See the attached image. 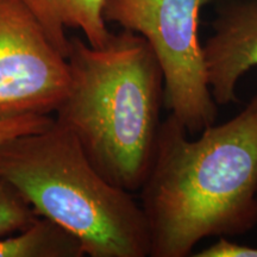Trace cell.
<instances>
[{"instance_id": "cell-8", "label": "cell", "mask_w": 257, "mask_h": 257, "mask_svg": "<svg viewBox=\"0 0 257 257\" xmlns=\"http://www.w3.org/2000/svg\"><path fill=\"white\" fill-rule=\"evenodd\" d=\"M82 244L69 230L37 216L14 233L0 237V257H82Z\"/></svg>"}, {"instance_id": "cell-7", "label": "cell", "mask_w": 257, "mask_h": 257, "mask_svg": "<svg viewBox=\"0 0 257 257\" xmlns=\"http://www.w3.org/2000/svg\"><path fill=\"white\" fill-rule=\"evenodd\" d=\"M34 15L51 43L67 57L70 40L67 29H79L86 42L104 47L111 32L104 18L106 0H19Z\"/></svg>"}, {"instance_id": "cell-9", "label": "cell", "mask_w": 257, "mask_h": 257, "mask_svg": "<svg viewBox=\"0 0 257 257\" xmlns=\"http://www.w3.org/2000/svg\"><path fill=\"white\" fill-rule=\"evenodd\" d=\"M37 216L29 202L0 179V237L23 229Z\"/></svg>"}, {"instance_id": "cell-5", "label": "cell", "mask_w": 257, "mask_h": 257, "mask_svg": "<svg viewBox=\"0 0 257 257\" xmlns=\"http://www.w3.org/2000/svg\"><path fill=\"white\" fill-rule=\"evenodd\" d=\"M67 57L19 0H0V120L50 115L69 88Z\"/></svg>"}, {"instance_id": "cell-6", "label": "cell", "mask_w": 257, "mask_h": 257, "mask_svg": "<svg viewBox=\"0 0 257 257\" xmlns=\"http://www.w3.org/2000/svg\"><path fill=\"white\" fill-rule=\"evenodd\" d=\"M212 34L202 44L207 82L218 106L238 102L243 75L257 67V0H214Z\"/></svg>"}, {"instance_id": "cell-10", "label": "cell", "mask_w": 257, "mask_h": 257, "mask_svg": "<svg viewBox=\"0 0 257 257\" xmlns=\"http://www.w3.org/2000/svg\"><path fill=\"white\" fill-rule=\"evenodd\" d=\"M50 115H23L12 119L0 120V143L21 135L43 130L53 124Z\"/></svg>"}, {"instance_id": "cell-3", "label": "cell", "mask_w": 257, "mask_h": 257, "mask_svg": "<svg viewBox=\"0 0 257 257\" xmlns=\"http://www.w3.org/2000/svg\"><path fill=\"white\" fill-rule=\"evenodd\" d=\"M0 179L78 237L89 257H150L141 202L96 170L78 140L55 120L0 143Z\"/></svg>"}, {"instance_id": "cell-11", "label": "cell", "mask_w": 257, "mask_h": 257, "mask_svg": "<svg viewBox=\"0 0 257 257\" xmlns=\"http://www.w3.org/2000/svg\"><path fill=\"white\" fill-rule=\"evenodd\" d=\"M195 257H257V248L232 242L229 237H218L217 242L206 246L197 253Z\"/></svg>"}, {"instance_id": "cell-1", "label": "cell", "mask_w": 257, "mask_h": 257, "mask_svg": "<svg viewBox=\"0 0 257 257\" xmlns=\"http://www.w3.org/2000/svg\"><path fill=\"white\" fill-rule=\"evenodd\" d=\"M189 140L169 114L140 189L150 257H187L210 237L257 226V93L231 119Z\"/></svg>"}, {"instance_id": "cell-4", "label": "cell", "mask_w": 257, "mask_h": 257, "mask_svg": "<svg viewBox=\"0 0 257 257\" xmlns=\"http://www.w3.org/2000/svg\"><path fill=\"white\" fill-rule=\"evenodd\" d=\"M214 0H106L104 18L146 38L165 80V107L188 134L216 123L218 105L207 82L199 22Z\"/></svg>"}, {"instance_id": "cell-2", "label": "cell", "mask_w": 257, "mask_h": 257, "mask_svg": "<svg viewBox=\"0 0 257 257\" xmlns=\"http://www.w3.org/2000/svg\"><path fill=\"white\" fill-rule=\"evenodd\" d=\"M69 88L54 120L111 184L140 192L159 142L165 80L146 38L126 29L104 47L70 38Z\"/></svg>"}]
</instances>
